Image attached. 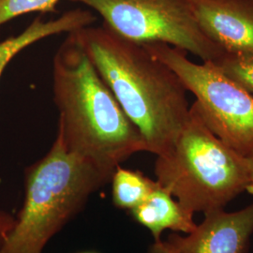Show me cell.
<instances>
[{"mask_svg":"<svg viewBox=\"0 0 253 253\" xmlns=\"http://www.w3.org/2000/svg\"><path fill=\"white\" fill-rule=\"evenodd\" d=\"M146 253H179L173 245L169 241H154L153 244L148 248Z\"/></svg>","mask_w":253,"mask_h":253,"instance_id":"obj_15","label":"cell"},{"mask_svg":"<svg viewBox=\"0 0 253 253\" xmlns=\"http://www.w3.org/2000/svg\"><path fill=\"white\" fill-rule=\"evenodd\" d=\"M253 235V203L235 212L207 213L191 233L172 234L167 241L179 253H246Z\"/></svg>","mask_w":253,"mask_h":253,"instance_id":"obj_7","label":"cell"},{"mask_svg":"<svg viewBox=\"0 0 253 253\" xmlns=\"http://www.w3.org/2000/svg\"><path fill=\"white\" fill-rule=\"evenodd\" d=\"M246 158H247V162H248V165H249V169H250V172H251L253 185V151L249 156H247Z\"/></svg>","mask_w":253,"mask_h":253,"instance_id":"obj_16","label":"cell"},{"mask_svg":"<svg viewBox=\"0 0 253 253\" xmlns=\"http://www.w3.org/2000/svg\"><path fill=\"white\" fill-rule=\"evenodd\" d=\"M95 253V252H83V253Z\"/></svg>","mask_w":253,"mask_h":253,"instance_id":"obj_17","label":"cell"},{"mask_svg":"<svg viewBox=\"0 0 253 253\" xmlns=\"http://www.w3.org/2000/svg\"><path fill=\"white\" fill-rule=\"evenodd\" d=\"M213 63L253 95V54L224 53Z\"/></svg>","mask_w":253,"mask_h":253,"instance_id":"obj_12","label":"cell"},{"mask_svg":"<svg viewBox=\"0 0 253 253\" xmlns=\"http://www.w3.org/2000/svg\"><path fill=\"white\" fill-rule=\"evenodd\" d=\"M156 181L192 213L224 209L243 192L253 194L247 158L206 125L195 102L172 147L157 156Z\"/></svg>","mask_w":253,"mask_h":253,"instance_id":"obj_4","label":"cell"},{"mask_svg":"<svg viewBox=\"0 0 253 253\" xmlns=\"http://www.w3.org/2000/svg\"><path fill=\"white\" fill-rule=\"evenodd\" d=\"M97 12L102 25L139 43L162 42L216 61L225 52L204 34L190 0H69Z\"/></svg>","mask_w":253,"mask_h":253,"instance_id":"obj_6","label":"cell"},{"mask_svg":"<svg viewBox=\"0 0 253 253\" xmlns=\"http://www.w3.org/2000/svg\"><path fill=\"white\" fill-rule=\"evenodd\" d=\"M57 133L66 148L109 172L146 151L144 139L121 108L82 45L67 34L53 59Z\"/></svg>","mask_w":253,"mask_h":253,"instance_id":"obj_2","label":"cell"},{"mask_svg":"<svg viewBox=\"0 0 253 253\" xmlns=\"http://www.w3.org/2000/svg\"><path fill=\"white\" fill-rule=\"evenodd\" d=\"M204 34L225 53L253 54V0H190Z\"/></svg>","mask_w":253,"mask_h":253,"instance_id":"obj_8","label":"cell"},{"mask_svg":"<svg viewBox=\"0 0 253 253\" xmlns=\"http://www.w3.org/2000/svg\"><path fill=\"white\" fill-rule=\"evenodd\" d=\"M96 16L89 9H70L57 18L44 21L35 19L16 36L9 37L0 42V78L9 62L23 50L48 37L68 34L95 23Z\"/></svg>","mask_w":253,"mask_h":253,"instance_id":"obj_10","label":"cell"},{"mask_svg":"<svg viewBox=\"0 0 253 253\" xmlns=\"http://www.w3.org/2000/svg\"><path fill=\"white\" fill-rule=\"evenodd\" d=\"M59 0H0V27L32 12H54Z\"/></svg>","mask_w":253,"mask_h":253,"instance_id":"obj_13","label":"cell"},{"mask_svg":"<svg viewBox=\"0 0 253 253\" xmlns=\"http://www.w3.org/2000/svg\"><path fill=\"white\" fill-rule=\"evenodd\" d=\"M136 222L150 231L155 241L162 240L166 230L190 234L197 224L194 213L180 203L158 183V187L137 208L129 211Z\"/></svg>","mask_w":253,"mask_h":253,"instance_id":"obj_9","label":"cell"},{"mask_svg":"<svg viewBox=\"0 0 253 253\" xmlns=\"http://www.w3.org/2000/svg\"><path fill=\"white\" fill-rule=\"evenodd\" d=\"M113 173L69 151L56 135L50 150L25 171L24 204L0 253H43Z\"/></svg>","mask_w":253,"mask_h":253,"instance_id":"obj_3","label":"cell"},{"mask_svg":"<svg viewBox=\"0 0 253 253\" xmlns=\"http://www.w3.org/2000/svg\"><path fill=\"white\" fill-rule=\"evenodd\" d=\"M15 223V216L0 209V249Z\"/></svg>","mask_w":253,"mask_h":253,"instance_id":"obj_14","label":"cell"},{"mask_svg":"<svg viewBox=\"0 0 253 253\" xmlns=\"http://www.w3.org/2000/svg\"><path fill=\"white\" fill-rule=\"evenodd\" d=\"M102 79L144 139L146 152L161 156L180 133L190 105L188 90L143 43L104 25L75 31Z\"/></svg>","mask_w":253,"mask_h":253,"instance_id":"obj_1","label":"cell"},{"mask_svg":"<svg viewBox=\"0 0 253 253\" xmlns=\"http://www.w3.org/2000/svg\"><path fill=\"white\" fill-rule=\"evenodd\" d=\"M112 197L116 208L128 212L141 205L158 187V182L140 171L118 166L111 177Z\"/></svg>","mask_w":253,"mask_h":253,"instance_id":"obj_11","label":"cell"},{"mask_svg":"<svg viewBox=\"0 0 253 253\" xmlns=\"http://www.w3.org/2000/svg\"><path fill=\"white\" fill-rule=\"evenodd\" d=\"M175 73L194 101L208 128L245 157L253 151V95L212 61L192 62L184 50L162 42L143 43Z\"/></svg>","mask_w":253,"mask_h":253,"instance_id":"obj_5","label":"cell"}]
</instances>
